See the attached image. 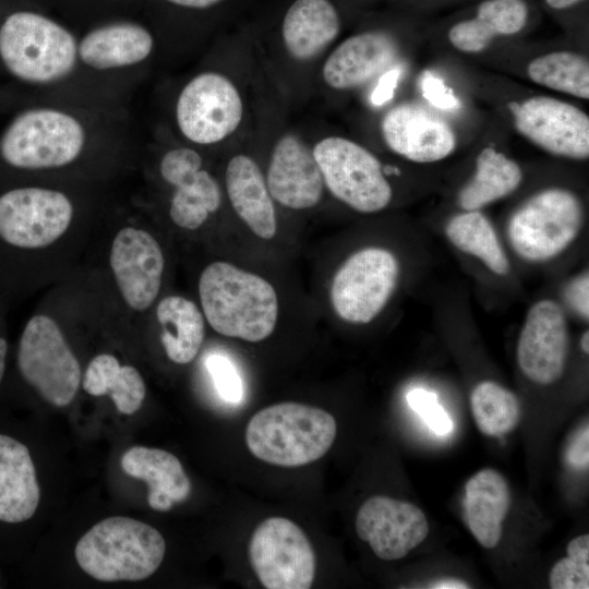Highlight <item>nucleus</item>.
<instances>
[{
    "instance_id": "nucleus-30",
    "label": "nucleus",
    "mask_w": 589,
    "mask_h": 589,
    "mask_svg": "<svg viewBox=\"0 0 589 589\" xmlns=\"http://www.w3.org/2000/svg\"><path fill=\"white\" fill-rule=\"evenodd\" d=\"M83 389L92 396L110 395L117 409L124 414L136 412L145 398L146 387L140 372L121 365L110 353L92 359L82 381Z\"/></svg>"
},
{
    "instance_id": "nucleus-2",
    "label": "nucleus",
    "mask_w": 589,
    "mask_h": 589,
    "mask_svg": "<svg viewBox=\"0 0 589 589\" xmlns=\"http://www.w3.org/2000/svg\"><path fill=\"white\" fill-rule=\"evenodd\" d=\"M245 82L219 67L192 75L179 89L172 109L173 123L185 144L209 147L238 137L251 113Z\"/></svg>"
},
{
    "instance_id": "nucleus-7",
    "label": "nucleus",
    "mask_w": 589,
    "mask_h": 589,
    "mask_svg": "<svg viewBox=\"0 0 589 589\" xmlns=\"http://www.w3.org/2000/svg\"><path fill=\"white\" fill-rule=\"evenodd\" d=\"M73 217L74 204L60 190L17 185L0 192V271L12 273L23 255L59 240Z\"/></svg>"
},
{
    "instance_id": "nucleus-15",
    "label": "nucleus",
    "mask_w": 589,
    "mask_h": 589,
    "mask_svg": "<svg viewBox=\"0 0 589 589\" xmlns=\"http://www.w3.org/2000/svg\"><path fill=\"white\" fill-rule=\"evenodd\" d=\"M516 130L549 154L589 157V118L578 107L549 96L509 105Z\"/></svg>"
},
{
    "instance_id": "nucleus-45",
    "label": "nucleus",
    "mask_w": 589,
    "mask_h": 589,
    "mask_svg": "<svg viewBox=\"0 0 589 589\" xmlns=\"http://www.w3.org/2000/svg\"><path fill=\"white\" fill-rule=\"evenodd\" d=\"M431 588H437V589H449V588H469L470 586L466 584L465 581L458 580V579H442L440 581H435L430 586Z\"/></svg>"
},
{
    "instance_id": "nucleus-9",
    "label": "nucleus",
    "mask_w": 589,
    "mask_h": 589,
    "mask_svg": "<svg viewBox=\"0 0 589 589\" xmlns=\"http://www.w3.org/2000/svg\"><path fill=\"white\" fill-rule=\"evenodd\" d=\"M311 145L325 190L336 200L362 214H374L389 205L392 185L371 151L338 134L322 135Z\"/></svg>"
},
{
    "instance_id": "nucleus-4",
    "label": "nucleus",
    "mask_w": 589,
    "mask_h": 589,
    "mask_svg": "<svg viewBox=\"0 0 589 589\" xmlns=\"http://www.w3.org/2000/svg\"><path fill=\"white\" fill-rule=\"evenodd\" d=\"M91 137L87 123L74 112L37 107L17 115L0 137V159L19 171L67 167L85 152Z\"/></svg>"
},
{
    "instance_id": "nucleus-44",
    "label": "nucleus",
    "mask_w": 589,
    "mask_h": 589,
    "mask_svg": "<svg viewBox=\"0 0 589 589\" xmlns=\"http://www.w3.org/2000/svg\"><path fill=\"white\" fill-rule=\"evenodd\" d=\"M173 5L193 9V10H205L212 7H215L221 3L225 0H165Z\"/></svg>"
},
{
    "instance_id": "nucleus-39",
    "label": "nucleus",
    "mask_w": 589,
    "mask_h": 589,
    "mask_svg": "<svg viewBox=\"0 0 589 589\" xmlns=\"http://www.w3.org/2000/svg\"><path fill=\"white\" fill-rule=\"evenodd\" d=\"M400 74V68L395 65L377 79L376 86L371 94V101L373 105L382 106L394 97Z\"/></svg>"
},
{
    "instance_id": "nucleus-34",
    "label": "nucleus",
    "mask_w": 589,
    "mask_h": 589,
    "mask_svg": "<svg viewBox=\"0 0 589 589\" xmlns=\"http://www.w3.org/2000/svg\"><path fill=\"white\" fill-rule=\"evenodd\" d=\"M205 364L220 398L228 404H240L244 386L231 359L223 353H213L207 357Z\"/></svg>"
},
{
    "instance_id": "nucleus-18",
    "label": "nucleus",
    "mask_w": 589,
    "mask_h": 589,
    "mask_svg": "<svg viewBox=\"0 0 589 589\" xmlns=\"http://www.w3.org/2000/svg\"><path fill=\"white\" fill-rule=\"evenodd\" d=\"M569 348L568 326L561 305L551 299L536 302L521 327L516 357L530 381L550 385L563 374Z\"/></svg>"
},
{
    "instance_id": "nucleus-38",
    "label": "nucleus",
    "mask_w": 589,
    "mask_h": 589,
    "mask_svg": "<svg viewBox=\"0 0 589 589\" xmlns=\"http://www.w3.org/2000/svg\"><path fill=\"white\" fill-rule=\"evenodd\" d=\"M589 429L584 426L573 438L567 448L566 459L577 470H587L589 466Z\"/></svg>"
},
{
    "instance_id": "nucleus-10",
    "label": "nucleus",
    "mask_w": 589,
    "mask_h": 589,
    "mask_svg": "<svg viewBox=\"0 0 589 589\" xmlns=\"http://www.w3.org/2000/svg\"><path fill=\"white\" fill-rule=\"evenodd\" d=\"M16 363L22 378L50 405L64 407L75 398L81 365L49 315L28 318L19 339Z\"/></svg>"
},
{
    "instance_id": "nucleus-11",
    "label": "nucleus",
    "mask_w": 589,
    "mask_h": 589,
    "mask_svg": "<svg viewBox=\"0 0 589 589\" xmlns=\"http://www.w3.org/2000/svg\"><path fill=\"white\" fill-rule=\"evenodd\" d=\"M400 274L396 255L382 247H366L350 254L335 272L329 299L346 323H371L392 298Z\"/></svg>"
},
{
    "instance_id": "nucleus-29",
    "label": "nucleus",
    "mask_w": 589,
    "mask_h": 589,
    "mask_svg": "<svg viewBox=\"0 0 589 589\" xmlns=\"http://www.w3.org/2000/svg\"><path fill=\"white\" fill-rule=\"evenodd\" d=\"M522 181L519 165L493 147L483 148L476 160V171L458 193L464 211H476L513 193Z\"/></svg>"
},
{
    "instance_id": "nucleus-35",
    "label": "nucleus",
    "mask_w": 589,
    "mask_h": 589,
    "mask_svg": "<svg viewBox=\"0 0 589 589\" xmlns=\"http://www.w3.org/2000/svg\"><path fill=\"white\" fill-rule=\"evenodd\" d=\"M552 589H588L589 563H581L568 556L557 561L549 576Z\"/></svg>"
},
{
    "instance_id": "nucleus-43",
    "label": "nucleus",
    "mask_w": 589,
    "mask_h": 589,
    "mask_svg": "<svg viewBox=\"0 0 589 589\" xmlns=\"http://www.w3.org/2000/svg\"><path fill=\"white\" fill-rule=\"evenodd\" d=\"M542 2L552 12L566 13L585 4L587 0H542Z\"/></svg>"
},
{
    "instance_id": "nucleus-21",
    "label": "nucleus",
    "mask_w": 589,
    "mask_h": 589,
    "mask_svg": "<svg viewBox=\"0 0 589 589\" xmlns=\"http://www.w3.org/2000/svg\"><path fill=\"white\" fill-rule=\"evenodd\" d=\"M380 131L393 153L413 163L442 160L456 147V135L449 123L416 103H400L386 110Z\"/></svg>"
},
{
    "instance_id": "nucleus-40",
    "label": "nucleus",
    "mask_w": 589,
    "mask_h": 589,
    "mask_svg": "<svg viewBox=\"0 0 589 589\" xmlns=\"http://www.w3.org/2000/svg\"><path fill=\"white\" fill-rule=\"evenodd\" d=\"M429 429L440 436L447 435L453 430V421L444 408L437 402L419 413Z\"/></svg>"
},
{
    "instance_id": "nucleus-22",
    "label": "nucleus",
    "mask_w": 589,
    "mask_h": 589,
    "mask_svg": "<svg viewBox=\"0 0 589 589\" xmlns=\"http://www.w3.org/2000/svg\"><path fill=\"white\" fill-rule=\"evenodd\" d=\"M225 195L240 220L259 238L272 240L277 232L276 203L256 159L236 152L224 169Z\"/></svg>"
},
{
    "instance_id": "nucleus-16",
    "label": "nucleus",
    "mask_w": 589,
    "mask_h": 589,
    "mask_svg": "<svg viewBox=\"0 0 589 589\" xmlns=\"http://www.w3.org/2000/svg\"><path fill=\"white\" fill-rule=\"evenodd\" d=\"M398 40L386 28L358 32L330 48L317 67L322 86L335 93L354 91L397 65Z\"/></svg>"
},
{
    "instance_id": "nucleus-25",
    "label": "nucleus",
    "mask_w": 589,
    "mask_h": 589,
    "mask_svg": "<svg viewBox=\"0 0 589 589\" xmlns=\"http://www.w3.org/2000/svg\"><path fill=\"white\" fill-rule=\"evenodd\" d=\"M121 467L127 474L147 483V502L154 510L167 512L190 496V479L169 452L134 446L123 454Z\"/></svg>"
},
{
    "instance_id": "nucleus-8",
    "label": "nucleus",
    "mask_w": 589,
    "mask_h": 589,
    "mask_svg": "<svg viewBox=\"0 0 589 589\" xmlns=\"http://www.w3.org/2000/svg\"><path fill=\"white\" fill-rule=\"evenodd\" d=\"M584 206L564 188L541 190L522 202L507 223L513 251L524 261L543 263L562 254L584 226Z\"/></svg>"
},
{
    "instance_id": "nucleus-23",
    "label": "nucleus",
    "mask_w": 589,
    "mask_h": 589,
    "mask_svg": "<svg viewBox=\"0 0 589 589\" xmlns=\"http://www.w3.org/2000/svg\"><path fill=\"white\" fill-rule=\"evenodd\" d=\"M531 16L530 0H480L469 13L449 24L446 36L457 50L478 53L500 37L521 33Z\"/></svg>"
},
{
    "instance_id": "nucleus-6",
    "label": "nucleus",
    "mask_w": 589,
    "mask_h": 589,
    "mask_svg": "<svg viewBox=\"0 0 589 589\" xmlns=\"http://www.w3.org/2000/svg\"><path fill=\"white\" fill-rule=\"evenodd\" d=\"M0 60L21 82L51 85L65 80L80 63L77 40L53 20L19 11L0 26Z\"/></svg>"
},
{
    "instance_id": "nucleus-12",
    "label": "nucleus",
    "mask_w": 589,
    "mask_h": 589,
    "mask_svg": "<svg viewBox=\"0 0 589 589\" xmlns=\"http://www.w3.org/2000/svg\"><path fill=\"white\" fill-rule=\"evenodd\" d=\"M249 558L267 589H309L314 581L313 546L304 531L285 517H269L255 528Z\"/></svg>"
},
{
    "instance_id": "nucleus-31",
    "label": "nucleus",
    "mask_w": 589,
    "mask_h": 589,
    "mask_svg": "<svg viewBox=\"0 0 589 589\" xmlns=\"http://www.w3.org/2000/svg\"><path fill=\"white\" fill-rule=\"evenodd\" d=\"M445 235L456 249L477 257L494 274L508 273L507 255L491 221L479 209L453 216L445 227Z\"/></svg>"
},
{
    "instance_id": "nucleus-19",
    "label": "nucleus",
    "mask_w": 589,
    "mask_h": 589,
    "mask_svg": "<svg viewBox=\"0 0 589 589\" xmlns=\"http://www.w3.org/2000/svg\"><path fill=\"white\" fill-rule=\"evenodd\" d=\"M356 531L385 561L406 556L428 536L424 513L414 504L385 495L368 498L357 513Z\"/></svg>"
},
{
    "instance_id": "nucleus-33",
    "label": "nucleus",
    "mask_w": 589,
    "mask_h": 589,
    "mask_svg": "<svg viewBox=\"0 0 589 589\" xmlns=\"http://www.w3.org/2000/svg\"><path fill=\"white\" fill-rule=\"evenodd\" d=\"M478 429L489 436H502L514 430L520 417L517 397L496 382L479 383L470 395Z\"/></svg>"
},
{
    "instance_id": "nucleus-3",
    "label": "nucleus",
    "mask_w": 589,
    "mask_h": 589,
    "mask_svg": "<svg viewBox=\"0 0 589 589\" xmlns=\"http://www.w3.org/2000/svg\"><path fill=\"white\" fill-rule=\"evenodd\" d=\"M337 433L327 411L299 402H280L257 411L249 421L245 443L253 456L280 467H299L322 458Z\"/></svg>"
},
{
    "instance_id": "nucleus-42",
    "label": "nucleus",
    "mask_w": 589,
    "mask_h": 589,
    "mask_svg": "<svg viewBox=\"0 0 589 589\" xmlns=\"http://www.w3.org/2000/svg\"><path fill=\"white\" fill-rule=\"evenodd\" d=\"M566 551L568 557L581 563H589V534L574 538L567 544Z\"/></svg>"
},
{
    "instance_id": "nucleus-47",
    "label": "nucleus",
    "mask_w": 589,
    "mask_h": 589,
    "mask_svg": "<svg viewBox=\"0 0 589 589\" xmlns=\"http://www.w3.org/2000/svg\"><path fill=\"white\" fill-rule=\"evenodd\" d=\"M580 345H581V349L585 353H588L589 352V333L588 330H586L582 336H581V340H580Z\"/></svg>"
},
{
    "instance_id": "nucleus-37",
    "label": "nucleus",
    "mask_w": 589,
    "mask_h": 589,
    "mask_svg": "<svg viewBox=\"0 0 589 589\" xmlns=\"http://www.w3.org/2000/svg\"><path fill=\"white\" fill-rule=\"evenodd\" d=\"M589 277L584 273L574 278L566 288V298L570 306L582 317L589 316Z\"/></svg>"
},
{
    "instance_id": "nucleus-20",
    "label": "nucleus",
    "mask_w": 589,
    "mask_h": 589,
    "mask_svg": "<svg viewBox=\"0 0 589 589\" xmlns=\"http://www.w3.org/2000/svg\"><path fill=\"white\" fill-rule=\"evenodd\" d=\"M341 15L330 0H294L278 33L279 56L298 70L320 64L341 31Z\"/></svg>"
},
{
    "instance_id": "nucleus-1",
    "label": "nucleus",
    "mask_w": 589,
    "mask_h": 589,
    "mask_svg": "<svg viewBox=\"0 0 589 589\" xmlns=\"http://www.w3.org/2000/svg\"><path fill=\"white\" fill-rule=\"evenodd\" d=\"M197 288L204 317L219 335L259 342L275 330L278 297L262 276L216 261L203 269Z\"/></svg>"
},
{
    "instance_id": "nucleus-24",
    "label": "nucleus",
    "mask_w": 589,
    "mask_h": 589,
    "mask_svg": "<svg viewBox=\"0 0 589 589\" xmlns=\"http://www.w3.org/2000/svg\"><path fill=\"white\" fill-rule=\"evenodd\" d=\"M155 50V38L144 26L117 22L86 33L77 41L79 62L106 72L144 63Z\"/></svg>"
},
{
    "instance_id": "nucleus-46",
    "label": "nucleus",
    "mask_w": 589,
    "mask_h": 589,
    "mask_svg": "<svg viewBox=\"0 0 589 589\" xmlns=\"http://www.w3.org/2000/svg\"><path fill=\"white\" fill-rule=\"evenodd\" d=\"M7 353H8V341L3 337V335L0 334V383L3 380L4 372H5Z\"/></svg>"
},
{
    "instance_id": "nucleus-28",
    "label": "nucleus",
    "mask_w": 589,
    "mask_h": 589,
    "mask_svg": "<svg viewBox=\"0 0 589 589\" xmlns=\"http://www.w3.org/2000/svg\"><path fill=\"white\" fill-rule=\"evenodd\" d=\"M160 340L170 361L188 364L197 356L205 337V317L192 300L177 294L156 306Z\"/></svg>"
},
{
    "instance_id": "nucleus-17",
    "label": "nucleus",
    "mask_w": 589,
    "mask_h": 589,
    "mask_svg": "<svg viewBox=\"0 0 589 589\" xmlns=\"http://www.w3.org/2000/svg\"><path fill=\"white\" fill-rule=\"evenodd\" d=\"M109 264L124 303L136 312L148 310L159 294L165 268L158 241L144 229L123 227L112 240Z\"/></svg>"
},
{
    "instance_id": "nucleus-5",
    "label": "nucleus",
    "mask_w": 589,
    "mask_h": 589,
    "mask_svg": "<svg viewBox=\"0 0 589 589\" xmlns=\"http://www.w3.org/2000/svg\"><path fill=\"white\" fill-rule=\"evenodd\" d=\"M166 551L161 533L143 521L113 516L93 526L76 543L80 567L100 581H137L152 576Z\"/></svg>"
},
{
    "instance_id": "nucleus-14",
    "label": "nucleus",
    "mask_w": 589,
    "mask_h": 589,
    "mask_svg": "<svg viewBox=\"0 0 589 589\" xmlns=\"http://www.w3.org/2000/svg\"><path fill=\"white\" fill-rule=\"evenodd\" d=\"M158 172L171 190L168 213L179 228L196 230L220 208L224 190L197 147L184 143L167 148Z\"/></svg>"
},
{
    "instance_id": "nucleus-27",
    "label": "nucleus",
    "mask_w": 589,
    "mask_h": 589,
    "mask_svg": "<svg viewBox=\"0 0 589 589\" xmlns=\"http://www.w3.org/2000/svg\"><path fill=\"white\" fill-rule=\"evenodd\" d=\"M510 505L506 479L497 470L485 468L474 473L465 485L464 518L477 539L486 549H494L502 537V524Z\"/></svg>"
},
{
    "instance_id": "nucleus-36",
    "label": "nucleus",
    "mask_w": 589,
    "mask_h": 589,
    "mask_svg": "<svg viewBox=\"0 0 589 589\" xmlns=\"http://www.w3.org/2000/svg\"><path fill=\"white\" fill-rule=\"evenodd\" d=\"M423 97L435 108L454 110L460 107L454 92L437 75L425 72L420 80Z\"/></svg>"
},
{
    "instance_id": "nucleus-13",
    "label": "nucleus",
    "mask_w": 589,
    "mask_h": 589,
    "mask_svg": "<svg viewBox=\"0 0 589 589\" xmlns=\"http://www.w3.org/2000/svg\"><path fill=\"white\" fill-rule=\"evenodd\" d=\"M267 127V164L263 171L273 200L290 211L317 206L326 190L311 143L292 127Z\"/></svg>"
},
{
    "instance_id": "nucleus-32",
    "label": "nucleus",
    "mask_w": 589,
    "mask_h": 589,
    "mask_svg": "<svg viewBox=\"0 0 589 589\" xmlns=\"http://www.w3.org/2000/svg\"><path fill=\"white\" fill-rule=\"evenodd\" d=\"M529 79L544 87L589 98L588 59L573 51H553L533 59L527 68Z\"/></svg>"
},
{
    "instance_id": "nucleus-41",
    "label": "nucleus",
    "mask_w": 589,
    "mask_h": 589,
    "mask_svg": "<svg viewBox=\"0 0 589 589\" xmlns=\"http://www.w3.org/2000/svg\"><path fill=\"white\" fill-rule=\"evenodd\" d=\"M410 408L418 414L430 406L438 402V397L434 392L423 388H414L407 395Z\"/></svg>"
},
{
    "instance_id": "nucleus-26",
    "label": "nucleus",
    "mask_w": 589,
    "mask_h": 589,
    "mask_svg": "<svg viewBox=\"0 0 589 589\" xmlns=\"http://www.w3.org/2000/svg\"><path fill=\"white\" fill-rule=\"evenodd\" d=\"M40 489L28 448L0 434V520L17 524L33 517Z\"/></svg>"
}]
</instances>
